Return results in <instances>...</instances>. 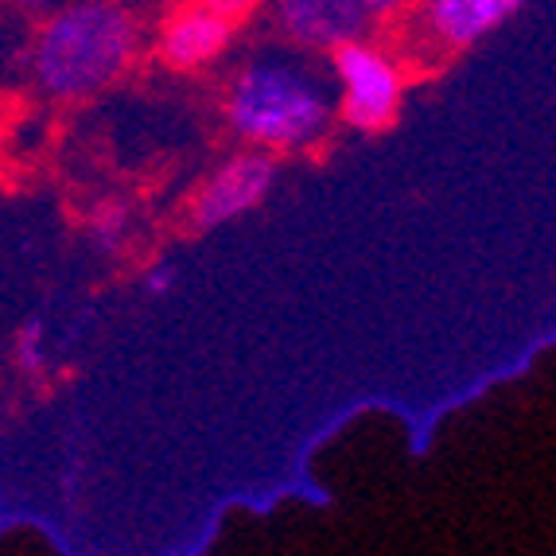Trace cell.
Masks as SVG:
<instances>
[{
  "instance_id": "6da1fadb",
  "label": "cell",
  "mask_w": 556,
  "mask_h": 556,
  "mask_svg": "<svg viewBox=\"0 0 556 556\" xmlns=\"http://www.w3.org/2000/svg\"><path fill=\"white\" fill-rule=\"evenodd\" d=\"M137 28L113 0H71L51 12L36 43V75L47 93L78 98L110 86L125 71Z\"/></svg>"
},
{
  "instance_id": "7a4b0ae2",
  "label": "cell",
  "mask_w": 556,
  "mask_h": 556,
  "mask_svg": "<svg viewBox=\"0 0 556 556\" xmlns=\"http://www.w3.org/2000/svg\"><path fill=\"white\" fill-rule=\"evenodd\" d=\"M230 125L265 149H307L331 125V93L288 59L250 63L230 86Z\"/></svg>"
},
{
  "instance_id": "3957f363",
  "label": "cell",
  "mask_w": 556,
  "mask_h": 556,
  "mask_svg": "<svg viewBox=\"0 0 556 556\" xmlns=\"http://www.w3.org/2000/svg\"><path fill=\"white\" fill-rule=\"evenodd\" d=\"M334 75L343 86L339 113L346 125L362 132H378L397 117L401 105V71L390 55H381L378 47L351 39L334 47Z\"/></svg>"
},
{
  "instance_id": "277c9868",
  "label": "cell",
  "mask_w": 556,
  "mask_h": 556,
  "mask_svg": "<svg viewBox=\"0 0 556 556\" xmlns=\"http://www.w3.org/2000/svg\"><path fill=\"white\" fill-rule=\"evenodd\" d=\"M273 179H277L273 156H265V152H241V156H233L230 164L214 172L211 184L199 191L191 214H195V223L203 230H214V226L253 211L273 191Z\"/></svg>"
},
{
  "instance_id": "5b68a950",
  "label": "cell",
  "mask_w": 556,
  "mask_h": 556,
  "mask_svg": "<svg viewBox=\"0 0 556 556\" xmlns=\"http://www.w3.org/2000/svg\"><path fill=\"white\" fill-rule=\"evenodd\" d=\"M273 12L280 31L307 51H334L370 28L358 0H273Z\"/></svg>"
},
{
  "instance_id": "8992f818",
  "label": "cell",
  "mask_w": 556,
  "mask_h": 556,
  "mask_svg": "<svg viewBox=\"0 0 556 556\" xmlns=\"http://www.w3.org/2000/svg\"><path fill=\"white\" fill-rule=\"evenodd\" d=\"M526 0H425L420 16H425L428 36L440 47L452 51H467L491 31H498L506 20L521 12Z\"/></svg>"
},
{
  "instance_id": "52a82bcc",
  "label": "cell",
  "mask_w": 556,
  "mask_h": 556,
  "mask_svg": "<svg viewBox=\"0 0 556 556\" xmlns=\"http://www.w3.org/2000/svg\"><path fill=\"white\" fill-rule=\"evenodd\" d=\"M226 43H230V20L203 4V9H191L167 24L164 39H160V55L176 71H195L223 55Z\"/></svg>"
},
{
  "instance_id": "ba28073f",
  "label": "cell",
  "mask_w": 556,
  "mask_h": 556,
  "mask_svg": "<svg viewBox=\"0 0 556 556\" xmlns=\"http://www.w3.org/2000/svg\"><path fill=\"white\" fill-rule=\"evenodd\" d=\"M129 233V206L121 199H105V203L93 206L90 214V238L98 250H117Z\"/></svg>"
},
{
  "instance_id": "9c48e42d",
  "label": "cell",
  "mask_w": 556,
  "mask_h": 556,
  "mask_svg": "<svg viewBox=\"0 0 556 556\" xmlns=\"http://www.w3.org/2000/svg\"><path fill=\"white\" fill-rule=\"evenodd\" d=\"M16 358L24 370L39 374L47 362V351H43V319H28V324L20 327L16 334Z\"/></svg>"
},
{
  "instance_id": "30bf717a",
  "label": "cell",
  "mask_w": 556,
  "mask_h": 556,
  "mask_svg": "<svg viewBox=\"0 0 556 556\" xmlns=\"http://www.w3.org/2000/svg\"><path fill=\"white\" fill-rule=\"evenodd\" d=\"M358 9L370 20H386V16H397L401 9H408V0H358Z\"/></svg>"
},
{
  "instance_id": "8fae6325",
  "label": "cell",
  "mask_w": 556,
  "mask_h": 556,
  "mask_svg": "<svg viewBox=\"0 0 556 556\" xmlns=\"http://www.w3.org/2000/svg\"><path fill=\"white\" fill-rule=\"evenodd\" d=\"M172 285H176V269H172V265H156V269L144 277V288H149L152 296H164V292H172Z\"/></svg>"
},
{
  "instance_id": "7c38bea8",
  "label": "cell",
  "mask_w": 556,
  "mask_h": 556,
  "mask_svg": "<svg viewBox=\"0 0 556 556\" xmlns=\"http://www.w3.org/2000/svg\"><path fill=\"white\" fill-rule=\"evenodd\" d=\"M206 9H214L218 16L233 20V16H245V12L257 9V0H206Z\"/></svg>"
},
{
  "instance_id": "4fadbf2b",
  "label": "cell",
  "mask_w": 556,
  "mask_h": 556,
  "mask_svg": "<svg viewBox=\"0 0 556 556\" xmlns=\"http://www.w3.org/2000/svg\"><path fill=\"white\" fill-rule=\"evenodd\" d=\"M63 4H71V0H24V9H31V12H55V9H63Z\"/></svg>"
}]
</instances>
